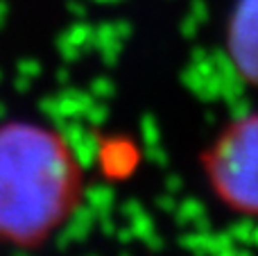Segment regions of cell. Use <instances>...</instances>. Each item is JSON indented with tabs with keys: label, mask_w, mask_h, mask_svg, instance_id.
I'll list each match as a JSON object with an SVG mask.
<instances>
[{
	"label": "cell",
	"mask_w": 258,
	"mask_h": 256,
	"mask_svg": "<svg viewBox=\"0 0 258 256\" xmlns=\"http://www.w3.org/2000/svg\"><path fill=\"white\" fill-rule=\"evenodd\" d=\"M82 166L61 134L39 122L0 125V243L39 247L75 213Z\"/></svg>",
	"instance_id": "obj_1"
},
{
	"label": "cell",
	"mask_w": 258,
	"mask_h": 256,
	"mask_svg": "<svg viewBox=\"0 0 258 256\" xmlns=\"http://www.w3.org/2000/svg\"><path fill=\"white\" fill-rule=\"evenodd\" d=\"M202 166L224 207L258 216V113L229 122L204 152Z\"/></svg>",
	"instance_id": "obj_2"
},
{
	"label": "cell",
	"mask_w": 258,
	"mask_h": 256,
	"mask_svg": "<svg viewBox=\"0 0 258 256\" xmlns=\"http://www.w3.org/2000/svg\"><path fill=\"white\" fill-rule=\"evenodd\" d=\"M227 50L238 75L258 89V0H236L231 7Z\"/></svg>",
	"instance_id": "obj_3"
}]
</instances>
